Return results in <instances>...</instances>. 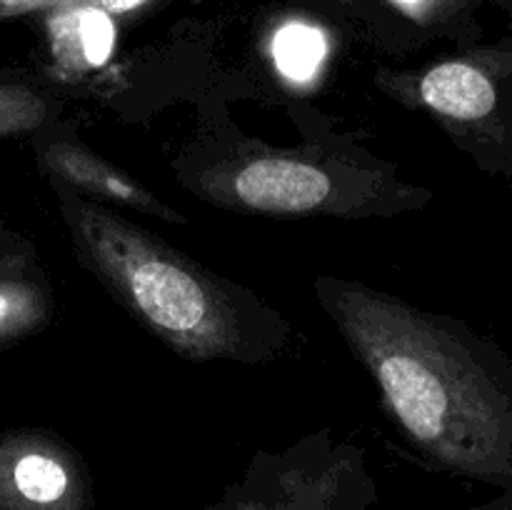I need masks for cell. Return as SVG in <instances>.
I'll use <instances>...</instances> for the list:
<instances>
[{"mask_svg":"<svg viewBox=\"0 0 512 510\" xmlns=\"http://www.w3.org/2000/svg\"><path fill=\"white\" fill-rule=\"evenodd\" d=\"M320 305L368 368L408 443L445 473L512 493V360L450 315L343 278Z\"/></svg>","mask_w":512,"mask_h":510,"instance_id":"1","label":"cell"},{"mask_svg":"<svg viewBox=\"0 0 512 510\" xmlns=\"http://www.w3.org/2000/svg\"><path fill=\"white\" fill-rule=\"evenodd\" d=\"M78 260L155 338L188 360L273 358L278 313L113 208L53 183Z\"/></svg>","mask_w":512,"mask_h":510,"instance_id":"2","label":"cell"},{"mask_svg":"<svg viewBox=\"0 0 512 510\" xmlns=\"http://www.w3.org/2000/svg\"><path fill=\"white\" fill-rule=\"evenodd\" d=\"M378 173H358L328 155L255 150L235 155L208 175L198 190L205 198L265 215H353L375 195Z\"/></svg>","mask_w":512,"mask_h":510,"instance_id":"3","label":"cell"},{"mask_svg":"<svg viewBox=\"0 0 512 510\" xmlns=\"http://www.w3.org/2000/svg\"><path fill=\"white\" fill-rule=\"evenodd\" d=\"M375 498L363 450L318 433L255 455L243 478L203 510H370Z\"/></svg>","mask_w":512,"mask_h":510,"instance_id":"4","label":"cell"},{"mask_svg":"<svg viewBox=\"0 0 512 510\" xmlns=\"http://www.w3.org/2000/svg\"><path fill=\"white\" fill-rule=\"evenodd\" d=\"M0 510H95L88 465L58 433L3 430Z\"/></svg>","mask_w":512,"mask_h":510,"instance_id":"5","label":"cell"},{"mask_svg":"<svg viewBox=\"0 0 512 510\" xmlns=\"http://www.w3.org/2000/svg\"><path fill=\"white\" fill-rule=\"evenodd\" d=\"M40 135L43 138L38 140V163L53 178V183L65 185L95 203L125 205V208L155 215L168 223H185L178 210L155 198L140 180L110 165L75 138H68V135L55 138V133H48V128Z\"/></svg>","mask_w":512,"mask_h":510,"instance_id":"6","label":"cell"},{"mask_svg":"<svg viewBox=\"0 0 512 510\" xmlns=\"http://www.w3.org/2000/svg\"><path fill=\"white\" fill-rule=\"evenodd\" d=\"M473 98L455 125L483 145L485 155L512 170V35L488 48L468 50Z\"/></svg>","mask_w":512,"mask_h":510,"instance_id":"7","label":"cell"},{"mask_svg":"<svg viewBox=\"0 0 512 510\" xmlns=\"http://www.w3.org/2000/svg\"><path fill=\"white\" fill-rule=\"evenodd\" d=\"M48 33L55 65L73 78L103 68L115 45L113 15L98 8L48 10Z\"/></svg>","mask_w":512,"mask_h":510,"instance_id":"8","label":"cell"},{"mask_svg":"<svg viewBox=\"0 0 512 510\" xmlns=\"http://www.w3.org/2000/svg\"><path fill=\"white\" fill-rule=\"evenodd\" d=\"M53 315V293L35 270L0 278V350L43 328Z\"/></svg>","mask_w":512,"mask_h":510,"instance_id":"9","label":"cell"},{"mask_svg":"<svg viewBox=\"0 0 512 510\" xmlns=\"http://www.w3.org/2000/svg\"><path fill=\"white\" fill-rule=\"evenodd\" d=\"M58 110L53 95L38 85L0 78V140L43 133Z\"/></svg>","mask_w":512,"mask_h":510,"instance_id":"10","label":"cell"},{"mask_svg":"<svg viewBox=\"0 0 512 510\" xmlns=\"http://www.w3.org/2000/svg\"><path fill=\"white\" fill-rule=\"evenodd\" d=\"M273 53L280 73L288 75L290 80H308L318 73L328 53V43L313 25L288 23L275 35Z\"/></svg>","mask_w":512,"mask_h":510,"instance_id":"11","label":"cell"},{"mask_svg":"<svg viewBox=\"0 0 512 510\" xmlns=\"http://www.w3.org/2000/svg\"><path fill=\"white\" fill-rule=\"evenodd\" d=\"M425 23L453 28L468 35L475 30V8L480 0H395Z\"/></svg>","mask_w":512,"mask_h":510,"instance_id":"12","label":"cell"},{"mask_svg":"<svg viewBox=\"0 0 512 510\" xmlns=\"http://www.w3.org/2000/svg\"><path fill=\"white\" fill-rule=\"evenodd\" d=\"M148 0H0V20L30 13H48L58 8H98L108 15H125L143 8Z\"/></svg>","mask_w":512,"mask_h":510,"instance_id":"13","label":"cell"},{"mask_svg":"<svg viewBox=\"0 0 512 510\" xmlns=\"http://www.w3.org/2000/svg\"><path fill=\"white\" fill-rule=\"evenodd\" d=\"M23 270H30L25 265V260L20 258H0V278H8V275L23 273Z\"/></svg>","mask_w":512,"mask_h":510,"instance_id":"14","label":"cell"},{"mask_svg":"<svg viewBox=\"0 0 512 510\" xmlns=\"http://www.w3.org/2000/svg\"><path fill=\"white\" fill-rule=\"evenodd\" d=\"M470 510H512V493H503L500 498L490 500V503L478 505V508H470Z\"/></svg>","mask_w":512,"mask_h":510,"instance_id":"15","label":"cell"},{"mask_svg":"<svg viewBox=\"0 0 512 510\" xmlns=\"http://www.w3.org/2000/svg\"><path fill=\"white\" fill-rule=\"evenodd\" d=\"M493 3L498 5V8L503 10L505 15H508V18H510V23H512V0H493Z\"/></svg>","mask_w":512,"mask_h":510,"instance_id":"16","label":"cell"}]
</instances>
